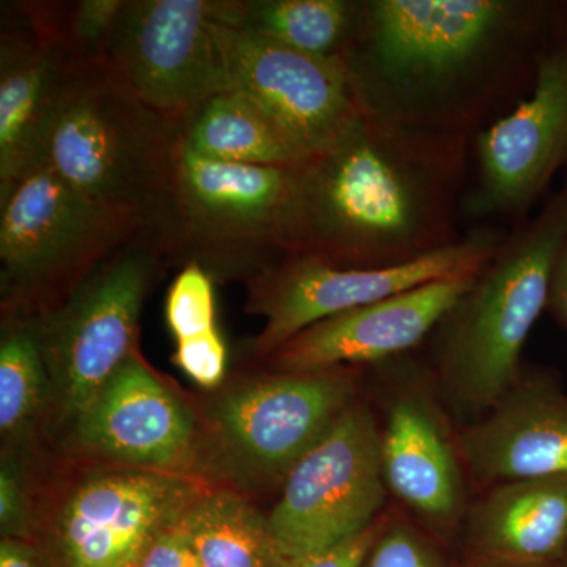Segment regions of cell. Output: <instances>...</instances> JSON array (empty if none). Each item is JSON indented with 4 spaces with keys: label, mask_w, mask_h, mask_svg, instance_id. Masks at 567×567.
<instances>
[{
    "label": "cell",
    "mask_w": 567,
    "mask_h": 567,
    "mask_svg": "<svg viewBox=\"0 0 567 567\" xmlns=\"http://www.w3.org/2000/svg\"><path fill=\"white\" fill-rule=\"evenodd\" d=\"M566 11L554 0H360L341 62L369 121L473 140L532 91Z\"/></svg>",
    "instance_id": "6da1fadb"
},
{
    "label": "cell",
    "mask_w": 567,
    "mask_h": 567,
    "mask_svg": "<svg viewBox=\"0 0 567 567\" xmlns=\"http://www.w3.org/2000/svg\"><path fill=\"white\" fill-rule=\"evenodd\" d=\"M472 140L394 128L361 115L295 167L286 256L344 268L415 262L456 244Z\"/></svg>",
    "instance_id": "7a4b0ae2"
},
{
    "label": "cell",
    "mask_w": 567,
    "mask_h": 567,
    "mask_svg": "<svg viewBox=\"0 0 567 567\" xmlns=\"http://www.w3.org/2000/svg\"><path fill=\"white\" fill-rule=\"evenodd\" d=\"M178 132L134 99L103 62L73 63L48 123L39 163L104 210L159 238L173 252Z\"/></svg>",
    "instance_id": "3957f363"
},
{
    "label": "cell",
    "mask_w": 567,
    "mask_h": 567,
    "mask_svg": "<svg viewBox=\"0 0 567 567\" xmlns=\"http://www.w3.org/2000/svg\"><path fill=\"white\" fill-rule=\"evenodd\" d=\"M567 241V178L477 271L435 334L439 385L458 416L480 420L520 379L529 333L550 298Z\"/></svg>",
    "instance_id": "277c9868"
},
{
    "label": "cell",
    "mask_w": 567,
    "mask_h": 567,
    "mask_svg": "<svg viewBox=\"0 0 567 567\" xmlns=\"http://www.w3.org/2000/svg\"><path fill=\"white\" fill-rule=\"evenodd\" d=\"M142 233L37 163L0 188V267L7 306L50 315L112 252Z\"/></svg>",
    "instance_id": "5b68a950"
},
{
    "label": "cell",
    "mask_w": 567,
    "mask_h": 567,
    "mask_svg": "<svg viewBox=\"0 0 567 567\" xmlns=\"http://www.w3.org/2000/svg\"><path fill=\"white\" fill-rule=\"evenodd\" d=\"M295 167L203 158L178 136L173 177L175 262L251 279L286 256Z\"/></svg>",
    "instance_id": "8992f818"
},
{
    "label": "cell",
    "mask_w": 567,
    "mask_h": 567,
    "mask_svg": "<svg viewBox=\"0 0 567 567\" xmlns=\"http://www.w3.org/2000/svg\"><path fill=\"white\" fill-rule=\"evenodd\" d=\"M175 259L140 234L100 264L50 315L35 317L44 361L63 415L78 417L132 357L153 282Z\"/></svg>",
    "instance_id": "52a82bcc"
},
{
    "label": "cell",
    "mask_w": 567,
    "mask_h": 567,
    "mask_svg": "<svg viewBox=\"0 0 567 567\" xmlns=\"http://www.w3.org/2000/svg\"><path fill=\"white\" fill-rule=\"evenodd\" d=\"M386 494L379 424L368 406L353 404L287 473L267 518L275 567H293L374 527Z\"/></svg>",
    "instance_id": "ba28073f"
},
{
    "label": "cell",
    "mask_w": 567,
    "mask_h": 567,
    "mask_svg": "<svg viewBox=\"0 0 567 567\" xmlns=\"http://www.w3.org/2000/svg\"><path fill=\"white\" fill-rule=\"evenodd\" d=\"M506 234L480 226L415 262L385 268H344L284 256L248 279L249 309L265 317L264 330L252 341V352L271 357L287 341L317 322L386 300L424 284L476 274L491 259Z\"/></svg>",
    "instance_id": "9c48e42d"
},
{
    "label": "cell",
    "mask_w": 567,
    "mask_h": 567,
    "mask_svg": "<svg viewBox=\"0 0 567 567\" xmlns=\"http://www.w3.org/2000/svg\"><path fill=\"white\" fill-rule=\"evenodd\" d=\"M223 0H126L104 65L144 106L175 128L229 89Z\"/></svg>",
    "instance_id": "30bf717a"
},
{
    "label": "cell",
    "mask_w": 567,
    "mask_h": 567,
    "mask_svg": "<svg viewBox=\"0 0 567 567\" xmlns=\"http://www.w3.org/2000/svg\"><path fill=\"white\" fill-rule=\"evenodd\" d=\"M567 166V11L537 63L528 95L472 140L462 213L520 218Z\"/></svg>",
    "instance_id": "8fae6325"
},
{
    "label": "cell",
    "mask_w": 567,
    "mask_h": 567,
    "mask_svg": "<svg viewBox=\"0 0 567 567\" xmlns=\"http://www.w3.org/2000/svg\"><path fill=\"white\" fill-rule=\"evenodd\" d=\"M229 89L256 103L308 156L327 151L361 117L344 65L223 21Z\"/></svg>",
    "instance_id": "7c38bea8"
},
{
    "label": "cell",
    "mask_w": 567,
    "mask_h": 567,
    "mask_svg": "<svg viewBox=\"0 0 567 567\" xmlns=\"http://www.w3.org/2000/svg\"><path fill=\"white\" fill-rule=\"evenodd\" d=\"M193 487L152 470L89 477L74 488L55 522L65 567H137L152 544L174 527Z\"/></svg>",
    "instance_id": "4fadbf2b"
},
{
    "label": "cell",
    "mask_w": 567,
    "mask_h": 567,
    "mask_svg": "<svg viewBox=\"0 0 567 567\" xmlns=\"http://www.w3.org/2000/svg\"><path fill=\"white\" fill-rule=\"evenodd\" d=\"M346 368L282 372L230 394L219 424L230 446L260 472L286 475L353 405Z\"/></svg>",
    "instance_id": "5bb4252c"
},
{
    "label": "cell",
    "mask_w": 567,
    "mask_h": 567,
    "mask_svg": "<svg viewBox=\"0 0 567 567\" xmlns=\"http://www.w3.org/2000/svg\"><path fill=\"white\" fill-rule=\"evenodd\" d=\"M476 274L439 279L328 317L293 336L271 358L282 372H312L399 357L434 334Z\"/></svg>",
    "instance_id": "9a60e30c"
},
{
    "label": "cell",
    "mask_w": 567,
    "mask_h": 567,
    "mask_svg": "<svg viewBox=\"0 0 567 567\" xmlns=\"http://www.w3.org/2000/svg\"><path fill=\"white\" fill-rule=\"evenodd\" d=\"M477 483L567 477V394L543 377L520 375L457 440Z\"/></svg>",
    "instance_id": "2e32d148"
},
{
    "label": "cell",
    "mask_w": 567,
    "mask_h": 567,
    "mask_svg": "<svg viewBox=\"0 0 567 567\" xmlns=\"http://www.w3.org/2000/svg\"><path fill=\"white\" fill-rule=\"evenodd\" d=\"M445 416L421 388L391 395L380 427V458L388 492L431 527L446 529L464 513L461 451Z\"/></svg>",
    "instance_id": "e0dca14e"
},
{
    "label": "cell",
    "mask_w": 567,
    "mask_h": 567,
    "mask_svg": "<svg viewBox=\"0 0 567 567\" xmlns=\"http://www.w3.org/2000/svg\"><path fill=\"white\" fill-rule=\"evenodd\" d=\"M76 424L82 445L130 464L173 468L192 454V417L134 352Z\"/></svg>",
    "instance_id": "ac0fdd59"
},
{
    "label": "cell",
    "mask_w": 567,
    "mask_h": 567,
    "mask_svg": "<svg viewBox=\"0 0 567 567\" xmlns=\"http://www.w3.org/2000/svg\"><path fill=\"white\" fill-rule=\"evenodd\" d=\"M13 20L0 33V188L40 162L48 123L74 63L18 11Z\"/></svg>",
    "instance_id": "d6986e66"
},
{
    "label": "cell",
    "mask_w": 567,
    "mask_h": 567,
    "mask_svg": "<svg viewBox=\"0 0 567 567\" xmlns=\"http://www.w3.org/2000/svg\"><path fill=\"white\" fill-rule=\"evenodd\" d=\"M477 557L551 563L567 546V477L496 484L468 514Z\"/></svg>",
    "instance_id": "ffe728a7"
},
{
    "label": "cell",
    "mask_w": 567,
    "mask_h": 567,
    "mask_svg": "<svg viewBox=\"0 0 567 567\" xmlns=\"http://www.w3.org/2000/svg\"><path fill=\"white\" fill-rule=\"evenodd\" d=\"M178 136L188 151L215 162L297 167L311 158L256 103L234 89L200 104Z\"/></svg>",
    "instance_id": "44dd1931"
},
{
    "label": "cell",
    "mask_w": 567,
    "mask_h": 567,
    "mask_svg": "<svg viewBox=\"0 0 567 567\" xmlns=\"http://www.w3.org/2000/svg\"><path fill=\"white\" fill-rule=\"evenodd\" d=\"M360 0H223V21L305 54L341 61Z\"/></svg>",
    "instance_id": "7402d4cb"
},
{
    "label": "cell",
    "mask_w": 567,
    "mask_h": 567,
    "mask_svg": "<svg viewBox=\"0 0 567 567\" xmlns=\"http://www.w3.org/2000/svg\"><path fill=\"white\" fill-rule=\"evenodd\" d=\"M181 525L203 567H275L267 518L240 496L196 499Z\"/></svg>",
    "instance_id": "603a6c76"
},
{
    "label": "cell",
    "mask_w": 567,
    "mask_h": 567,
    "mask_svg": "<svg viewBox=\"0 0 567 567\" xmlns=\"http://www.w3.org/2000/svg\"><path fill=\"white\" fill-rule=\"evenodd\" d=\"M47 361L41 350L35 317L9 320L0 344V427L13 434L31 423L48 385Z\"/></svg>",
    "instance_id": "cb8c5ba5"
},
{
    "label": "cell",
    "mask_w": 567,
    "mask_h": 567,
    "mask_svg": "<svg viewBox=\"0 0 567 567\" xmlns=\"http://www.w3.org/2000/svg\"><path fill=\"white\" fill-rule=\"evenodd\" d=\"M126 0L20 2L13 7L33 28L48 33L74 63L100 62Z\"/></svg>",
    "instance_id": "d4e9b609"
},
{
    "label": "cell",
    "mask_w": 567,
    "mask_h": 567,
    "mask_svg": "<svg viewBox=\"0 0 567 567\" xmlns=\"http://www.w3.org/2000/svg\"><path fill=\"white\" fill-rule=\"evenodd\" d=\"M166 322L175 341L216 330L212 275L199 262H186L166 300Z\"/></svg>",
    "instance_id": "484cf974"
},
{
    "label": "cell",
    "mask_w": 567,
    "mask_h": 567,
    "mask_svg": "<svg viewBox=\"0 0 567 567\" xmlns=\"http://www.w3.org/2000/svg\"><path fill=\"white\" fill-rule=\"evenodd\" d=\"M364 567H445L417 529L393 522L377 532Z\"/></svg>",
    "instance_id": "4316f807"
},
{
    "label": "cell",
    "mask_w": 567,
    "mask_h": 567,
    "mask_svg": "<svg viewBox=\"0 0 567 567\" xmlns=\"http://www.w3.org/2000/svg\"><path fill=\"white\" fill-rule=\"evenodd\" d=\"M174 363L199 386L219 385L226 372L227 349L218 328L178 341Z\"/></svg>",
    "instance_id": "83f0119b"
},
{
    "label": "cell",
    "mask_w": 567,
    "mask_h": 567,
    "mask_svg": "<svg viewBox=\"0 0 567 567\" xmlns=\"http://www.w3.org/2000/svg\"><path fill=\"white\" fill-rule=\"evenodd\" d=\"M137 567H203L196 551L183 532L181 520L164 532Z\"/></svg>",
    "instance_id": "f1b7e54d"
},
{
    "label": "cell",
    "mask_w": 567,
    "mask_h": 567,
    "mask_svg": "<svg viewBox=\"0 0 567 567\" xmlns=\"http://www.w3.org/2000/svg\"><path fill=\"white\" fill-rule=\"evenodd\" d=\"M375 525L361 535L339 544L323 554L298 563L293 567H363L377 536Z\"/></svg>",
    "instance_id": "f546056e"
},
{
    "label": "cell",
    "mask_w": 567,
    "mask_h": 567,
    "mask_svg": "<svg viewBox=\"0 0 567 567\" xmlns=\"http://www.w3.org/2000/svg\"><path fill=\"white\" fill-rule=\"evenodd\" d=\"M25 496L17 473L10 465L0 472V525L7 535H21L25 528Z\"/></svg>",
    "instance_id": "4dcf8cb0"
},
{
    "label": "cell",
    "mask_w": 567,
    "mask_h": 567,
    "mask_svg": "<svg viewBox=\"0 0 567 567\" xmlns=\"http://www.w3.org/2000/svg\"><path fill=\"white\" fill-rule=\"evenodd\" d=\"M548 306L558 317L559 322L567 331V241L561 254H559L554 278H551L550 298Z\"/></svg>",
    "instance_id": "1f68e13d"
},
{
    "label": "cell",
    "mask_w": 567,
    "mask_h": 567,
    "mask_svg": "<svg viewBox=\"0 0 567 567\" xmlns=\"http://www.w3.org/2000/svg\"><path fill=\"white\" fill-rule=\"evenodd\" d=\"M0 567H43L35 551L13 539L0 544Z\"/></svg>",
    "instance_id": "d6a6232c"
},
{
    "label": "cell",
    "mask_w": 567,
    "mask_h": 567,
    "mask_svg": "<svg viewBox=\"0 0 567 567\" xmlns=\"http://www.w3.org/2000/svg\"><path fill=\"white\" fill-rule=\"evenodd\" d=\"M466 567H550V563L522 561V559L499 557H473Z\"/></svg>",
    "instance_id": "836d02e7"
},
{
    "label": "cell",
    "mask_w": 567,
    "mask_h": 567,
    "mask_svg": "<svg viewBox=\"0 0 567 567\" xmlns=\"http://www.w3.org/2000/svg\"><path fill=\"white\" fill-rule=\"evenodd\" d=\"M559 561H561V567H567V546L565 551H563V557L559 558Z\"/></svg>",
    "instance_id": "e575fe53"
}]
</instances>
